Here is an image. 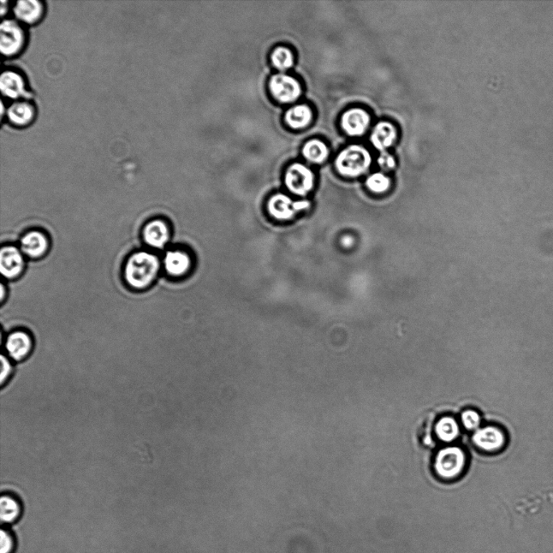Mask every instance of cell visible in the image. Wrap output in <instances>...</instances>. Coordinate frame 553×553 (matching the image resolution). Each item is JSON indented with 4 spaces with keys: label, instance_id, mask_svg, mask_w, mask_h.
<instances>
[{
    "label": "cell",
    "instance_id": "ba28073f",
    "mask_svg": "<svg viewBox=\"0 0 553 553\" xmlns=\"http://www.w3.org/2000/svg\"><path fill=\"white\" fill-rule=\"evenodd\" d=\"M269 87L273 96L284 103L295 102L301 93L299 82L294 77L286 74L273 76Z\"/></svg>",
    "mask_w": 553,
    "mask_h": 553
},
{
    "label": "cell",
    "instance_id": "7a4b0ae2",
    "mask_svg": "<svg viewBox=\"0 0 553 553\" xmlns=\"http://www.w3.org/2000/svg\"><path fill=\"white\" fill-rule=\"evenodd\" d=\"M28 35L25 26L14 19L4 18L0 24V51L7 58H16L25 51Z\"/></svg>",
    "mask_w": 553,
    "mask_h": 553
},
{
    "label": "cell",
    "instance_id": "8fae6325",
    "mask_svg": "<svg viewBox=\"0 0 553 553\" xmlns=\"http://www.w3.org/2000/svg\"><path fill=\"white\" fill-rule=\"evenodd\" d=\"M472 439L477 448L487 452L501 450L507 443L505 433L495 426L481 428L475 433Z\"/></svg>",
    "mask_w": 553,
    "mask_h": 553
},
{
    "label": "cell",
    "instance_id": "f1b7e54d",
    "mask_svg": "<svg viewBox=\"0 0 553 553\" xmlns=\"http://www.w3.org/2000/svg\"><path fill=\"white\" fill-rule=\"evenodd\" d=\"M9 7H10V2H9V1H4V0H2V1H1V7H0V14H1L3 19H4V16L8 14V11L9 10Z\"/></svg>",
    "mask_w": 553,
    "mask_h": 553
},
{
    "label": "cell",
    "instance_id": "8992f818",
    "mask_svg": "<svg viewBox=\"0 0 553 553\" xmlns=\"http://www.w3.org/2000/svg\"><path fill=\"white\" fill-rule=\"evenodd\" d=\"M5 118L11 126L17 128H28L37 118V107L31 99L14 100L6 107Z\"/></svg>",
    "mask_w": 553,
    "mask_h": 553
},
{
    "label": "cell",
    "instance_id": "e0dca14e",
    "mask_svg": "<svg viewBox=\"0 0 553 553\" xmlns=\"http://www.w3.org/2000/svg\"><path fill=\"white\" fill-rule=\"evenodd\" d=\"M47 249L46 237L39 232H31L24 236L21 239V249L28 257L38 258L44 254Z\"/></svg>",
    "mask_w": 553,
    "mask_h": 553
},
{
    "label": "cell",
    "instance_id": "6da1fadb",
    "mask_svg": "<svg viewBox=\"0 0 553 553\" xmlns=\"http://www.w3.org/2000/svg\"><path fill=\"white\" fill-rule=\"evenodd\" d=\"M159 269V261L155 255L147 252L136 253L128 262L125 276L134 288L142 289L155 278Z\"/></svg>",
    "mask_w": 553,
    "mask_h": 553
},
{
    "label": "cell",
    "instance_id": "44dd1931",
    "mask_svg": "<svg viewBox=\"0 0 553 553\" xmlns=\"http://www.w3.org/2000/svg\"><path fill=\"white\" fill-rule=\"evenodd\" d=\"M438 438L445 443L454 441L460 434V427L457 421L450 416H445L438 421L435 426Z\"/></svg>",
    "mask_w": 553,
    "mask_h": 553
},
{
    "label": "cell",
    "instance_id": "9a60e30c",
    "mask_svg": "<svg viewBox=\"0 0 553 553\" xmlns=\"http://www.w3.org/2000/svg\"><path fill=\"white\" fill-rule=\"evenodd\" d=\"M397 139V130L389 122H380L374 128L371 136L372 145L376 150L385 152Z\"/></svg>",
    "mask_w": 553,
    "mask_h": 553
},
{
    "label": "cell",
    "instance_id": "ffe728a7",
    "mask_svg": "<svg viewBox=\"0 0 553 553\" xmlns=\"http://www.w3.org/2000/svg\"><path fill=\"white\" fill-rule=\"evenodd\" d=\"M20 502L11 495H3L0 499V519L5 523H11L20 518Z\"/></svg>",
    "mask_w": 553,
    "mask_h": 553
},
{
    "label": "cell",
    "instance_id": "277c9868",
    "mask_svg": "<svg viewBox=\"0 0 553 553\" xmlns=\"http://www.w3.org/2000/svg\"><path fill=\"white\" fill-rule=\"evenodd\" d=\"M467 465L465 451L457 447L440 450L436 456L435 471L444 480H453L460 477Z\"/></svg>",
    "mask_w": 553,
    "mask_h": 553
},
{
    "label": "cell",
    "instance_id": "83f0119b",
    "mask_svg": "<svg viewBox=\"0 0 553 553\" xmlns=\"http://www.w3.org/2000/svg\"><path fill=\"white\" fill-rule=\"evenodd\" d=\"M13 374V366L9 360L4 356H1V374H0V383L4 385L8 382Z\"/></svg>",
    "mask_w": 553,
    "mask_h": 553
},
{
    "label": "cell",
    "instance_id": "4fadbf2b",
    "mask_svg": "<svg viewBox=\"0 0 553 553\" xmlns=\"http://www.w3.org/2000/svg\"><path fill=\"white\" fill-rule=\"evenodd\" d=\"M5 348L11 359L22 361L26 360L32 352V338L26 332L15 331L7 338Z\"/></svg>",
    "mask_w": 553,
    "mask_h": 553
},
{
    "label": "cell",
    "instance_id": "d4e9b609",
    "mask_svg": "<svg viewBox=\"0 0 553 553\" xmlns=\"http://www.w3.org/2000/svg\"><path fill=\"white\" fill-rule=\"evenodd\" d=\"M462 423L468 430L477 429L480 424V416L473 410H467L461 415Z\"/></svg>",
    "mask_w": 553,
    "mask_h": 553
},
{
    "label": "cell",
    "instance_id": "5bb4252c",
    "mask_svg": "<svg viewBox=\"0 0 553 553\" xmlns=\"http://www.w3.org/2000/svg\"><path fill=\"white\" fill-rule=\"evenodd\" d=\"M24 267L22 255L16 247H3L0 252V270L1 274L8 279H13L20 274Z\"/></svg>",
    "mask_w": 553,
    "mask_h": 553
},
{
    "label": "cell",
    "instance_id": "5b68a950",
    "mask_svg": "<svg viewBox=\"0 0 553 553\" xmlns=\"http://www.w3.org/2000/svg\"><path fill=\"white\" fill-rule=\"evenodd\" d=\"M0 91L3 98L13 100L32 99L26 76L20 71L7 68L0 76Z\"/></svg>",
    "mask_w": 553,
    "mask_h": 553
},
{
    "label": "cell",
    "instance_id": "484cf974",
    "mask_svg": "<svg viewBox=\"0 0 553 553\" xmlns=\"http://www.w3.org/2000/svg\"><path fill=\"white\" fill-rule=\"evenodd\" d=\"M14 547V539L11 534L2 530L0 532V553H13Z\"/></svg>",
    "mask_w": 553,
    "mask_h": 553
},
{
    "label": "cell",
    "instance_id": "7c38bea8",
    "mask_svg": "<svg viewBox=\"0 0 553 553\" xmlns=\"http://www.w3.org/2000/svg\"><path fill=\"white\" fill-rule=\"evenodd\" d=\"M371 116L361 108L351 109L343 115L341 126L344 132L350 136L364 135L370 126Z\"/></svg>",
    "mask_w": 553,
    "mask_h": 553
},
{
    "label": "cell",
    "instance_id": "9c48e42d",
    "mask_svg": "<svg viewBox=\"0 0 553 553\" xmlns=\"http://www.w3.org/2000/svg\"><path fill=\"white\" fill-rule=\"evenodd\" d=\"M309 207L310 203L308 201H294L283 194L273 196L269 203L271 215L282 221L292 219L296 213L308 210Z\"/></svg>",
    "mask_w": 553,
    "mask_h": 553
},
{
    "label": "cell",
    "instance_id": "52a82bcc",
    "mask_svg": "<svg viewBox=\"0 0 553 553\" xmlns=\"http://www.w3.org/2000/svg\"><path fill=\"white\" fill-rule=\"evenodd\" d=\"M314 183L312 171L302 164L291 165L285 175V184L288 189L297 195H306L310 192Z\"/></svg>",
    "mask_w": 553,
    "mask_h": 553
},
{
    "label": "cell",
    "instance_id": "603a6c76",
    "mask_svg": "<svg viewBox=\"0 0 553 553\" xmlns=\"http://www.w3.org/2000/svg\"><path fill=\"white\" fill-rule=\"evenodd\" d=\"M272 62L279 70H288L294 65L293 53L284 47H279L272 53Z\"/></svg>",
    "mask_w": 553,
    "mask_h": 553
},
{
    "label": "cell",
    "instance_id": "d6986e66",
    "mask_svg": "<svg viewBox=\"0 0 553 553\" xmlns=\"http://www.w3.org/2000/svg\"><path fill=\"white\" fill-rule=\"evenodd\" d=\"M285 120L291 128H304L312 120V111L310 107L306 105H295L286 113Z\"/></svg>",
    "mask_w": 553,
    "mask_h": 553
},
{
    "label": "cell",
    "instance_id": "3957f363",
    "mask_svg": "<svg viewBox=\"0 0 553 553\" xmlns=\"http://www.w3.org/2000/svg\"><path fill=\"white\" fill-rule=\"evenodd\" d=\"M371 162V153L366 148L351 145L338 154L336 165L342 175L355 177L366 173Z\"/></svg>",
    "mask_w": 553,
    "mask_h": 553
},
{
    "label": "cell",
    "instance_id": "4316f807",
    "mask_svg": "<svg viewBox=\"0 0 553 553\" xmlns=\"http://www.w3.org/2000/svg\"><path fill=\"white\" fill-rule=\"evenodd\" d=\"M378 164L383 171L388 172L396 167V160L391 154L385 151L381 153Z\"/></svg>",
    "mask_w": 553,
    "mask_h": 553
},
{
    "label": "cell",
    "instance_id": "30bf717a",
    "mask_svg": "<svg viewBox=\"0 0 553 553\" xmlns=\"http://www.w3.org/2000/svg\"><path fill=\"white\" fill-rule=\"evenodd\" d=\"M46 10V4L41 0H20L13 7L15 19L23 26L37 25L43 19Z\"/></svg>",
    "mask_w": 553,
    "mask_h": 553
},
{
    "label": "cell",
    "instance_id": "7402d4cb",
    "mask_svg": "<svg viewBox=\"0 0 553 553\" xmlns=\"http://www.w3.org/2000/svg\"><path fill=\"white\" fill-rule=\"evenodd\" d=\"M302 153L303 155L313 163H322L329 155L328 147L324 142L317 140L306 143Z\"/></svg>",
    "mask_w": 553,
    "mask_h": 553
},
{
    "label": "cell",
    "instance_id": "ac0fdd59",
    "mask_svg": "<svg viewBox=\"0 0 553 553\" xmlns=\"http://www.w3.org/2000/svg\"><path fill=\"white\" fill-rule=\"evenodd\" d=\"M190 260L188 255L180 252H169L165 255V267L170 275L180 276L189 269Z\"/></svg>",
    "mask_w": 553,
    "mask_h": 553
},
{
    "label": "cell",
    "instance_id": "2e32d148",
    "mask_svg": "<svg viewBox=\"0 0 553 553\" xmlns=\"http://www.w3.org/2000/svg\"><path fill=\"white\" fill-rule=\"evenodd\" d=\"M167 226L160 221L148 223L144 229V239L148 245L155 248H163L169 240Z\"/></svg>",
    "mask_w": 553,
    "mask_h": 553
},
{
    "label": "cell",
    "instance_id": "cb8c5ba5",
    "mask_svg": "<svg viewBox=\"0 0 553 553\" xmlns=\"http://www.w3.org/2000/svg\"><path fill=\"white\" fill-rule=\"evenodd\" d=\"M366 185L373 192L383 193L389 189L391 181L383 174L377 173L368 177Z\"/></svg>",
    "mask_w": 553,
    "mask_h": 553
}]
</instances>
